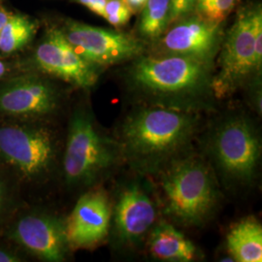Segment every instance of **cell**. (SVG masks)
Segmentation results:
<instances>
[{"label":"cell","instance_id":"6da1fadb","mask_svg":"<svg viewBox=\"0 0 262 262\" xmlns=\"http://www.w3.org/2000/svg\"><path fill=\"white\" fill-rule=\"evenodd\" d=\"M197 125L198 117L191 111L159 105L141 108L122 124L121 150L133 166L158 170L187 147Z\"/></svg>","mask_w":262,"mask_h":262},{"label":"cell","instance_id":"7a4b0ae2","mask_svg":"<svg viewBox=\"0 0 262 262\" xmlns=\"http://www.w3.org/2000/svg\"><path fill=\"white\" fill-rule=\"evenodd\" d=\"M211 68L212 63L187 56H141L129 76L134 85L159 106L194 112L212 93Z\"/></svg>","mask_w":262,"mask_h":262},{"label":"cell","instance_id":"3957f363","mask_svg":"<svg viewBox=\"0 0 262 262\" xmlns=\"http://www.w3.org/2000/svg\"><path fill=\"white\" fill-rule=\"evenodd\" d=\"M166 213L179 224L204 223L216 203V187L206 164L196 158L170 162L160 178Z\"/></svg>","mask_w":262,"mask_h":262},{"label":"cell","instance_id":"277c9868","mask_svg":"<svg viewBox=\"0 0 262 262\" xmlns=\"http://www.w3.org/2000/svg\"><path fill=\"white\" fill-rule=\"evenodd\" d=\"M118 156L115 143L101 135L92 118L77 112L69 125L63 168L70 186L94 184L108 169Z\"/></svg>","mask_w":262,"mask_h":262},{"label":"cell","instance_id":"5b68a950","mask_svg":"<svg viewBox=\"0 0 262 262\" xmlns=\"http://www.w3.org/2000/svg\"><path fill=\"white\" fill-rule=\"evenodd\" d=\"M256 6L244 7L223 40L219 71L211 82L213 95L225 98L233 94L255 71L254 12Z\"/></svg>","mask_w":262,"mask_h":262},{"label":"cell","instance_id":"8992f818","mask_svg":"<svg viewBox=\"0 0 262 262\" xmlns=\"http://www.w3.org/2000/svg\"><path fill=\"white\" fill-rule=\"evenodd\" d=\"M211 151L225 178L245 184L255 175L261 147L253 126L242 118H233L215 130Z\"/></svg>","mask_w":262,"mask_h":262},{"label":"cell","instance_id":"52a82bcc","mask_svg":"<svg viewBox=\"0 0 262 262\" xmlns=\"http://www.w3.org/2000/svg\"><path fill=\"white\" fill-rule=\"evenodd\" d=\"M62 32L76 52L96 67L137 58L145 51L140 39L118 30L68 20Z\"/></svg>","mask_w":262,"mask_h":262},{"label":"cell","instance_id":"ba28073f","mask_svg":"<svg viewBox=\"0 0 262 262\" xmlns=\"http://www.w3.org/2000/svg\"><path fill=\"white\" fill-rule=\"evenodd\" d=\"M0 157L28 179L44 176L55 159L51 133L41 127L8 124L0 127Z\"/></svg>","mask_w":262,"mask_h":262},{"label":"cell","instance_id":"9c48e42d","mask_svg":"<svg viewBox=\"0 0 262 262\" xmlns=\"http://www.w3.org/2000/svg\"><path fill=\"white\" fill-rule=\"evenodd\" d=\"M35 64L44 73L82 89L93 86L98 67L88 62L71 46L61 29L50 28L34 54Z\"/></svg>","mask_w":262,"mask_h":262},{"label":"cell","instance_id":"30bf717a","mask_svg":"<svg viewBox=\"0 0 262 262\" xmlns=\"http://www.w3.org/2000/svg\"><path fill=\"white\" fill-rule=\"evenodd\" d=\"M173 25L160 39L161 54L187 56L212 63L224 40L223 23L195 16L180 19Z\"/></svg>","mask_w":262,"mask_h":262},{"label":"cell","instance_id":"8fae6325","mask_svg":"<svg viewBox=\"0 0 262 262\" xmlns=\"http://www.w3.org/2000/svg\"><path fill=\"white\" fill-rule=\"evenodd\" d=\"M57 104L55 86L39 76L17 77L0 89V113L5 115L42 117L54 112Z\"/></svg>","mask_w":262,"mask_h":262},{"label":"cell","instance_id":"7c38bea8","mask_svg":"<svg viewBox=\"0 0 262 262\" xmlns=\"http://www.w3.org/2000/svg\"><path fill=\"white\" fill-rule=\"evenodd\" d=\"M11 235L25 249L46 261H63L71 250L66 222L54 215H26L16 224Z\"/></svg>","mask_w":262,"mask_h":262},{"label":"cell","instance_id":"4fadbf2b","mask_svg":"<svg viewBox=\"0 0 262 262\" xmlns=\"http://www.w3.org/2000/svg\"><path fill=\"white\" fill-rule=\"evenodd\" d=\"M111 206L101 190H92L77 201L66 222L70 249H89L103 241L111 221Z\"/></svg>","mask_w":262,"mask_h":262},{"label":"cell","instance_id":"5bb4252c","mask_svg":"<svg viewBox=\"0 0 262 262\" xmlns=\"http://www.w3.org/2000/svg\"><path fill=\"white\" fill-rule=\"evenodd\" d=\"M157 208L138 185L125 187L115 206V227L124 243H139L149 233L157 219Z\"/></svg>","mask_w":262,"mask_h":262},{"label":"cell","instance_id":"9a60e30c","mask_svg":"<svg viewBox=\"0 0 262 262\" xmlns=\"http://www.w3.org/2000/svg\"><path fill=\"white\" fill-rule=\"evenodd\" d=\"M150 253L164 261L188 262L196 256V247L168 223L157 225L150 238Z\"/></svg>","mask_w":262,"mask_h":262},{"label":"cell","instance_id":"2e32d148","mask_svg":"<svg viewBox=\"0 0 262 262\" xmlns=\"http://www.w3.org/2000/svg\"><path fill=\"white\" fill-rule=\"evenodd\" d=\"M229 253L236 261H262V227L253 217L239 222L226 237Z\"/></svg>","mask_w":262,"mask_h":262},{"label":"cell","instance_id":"e0dca14e","mask_svg":"<svg viewBox=\"0 0 262 262\" xmlns=\"http://www.w3.org/2000/svg\"><path fill=\"white\" fill-rule=\"evenodd\" d=\"M37 29V24L28 17L10 15L0 33V52L10 55L26 47Z\"/></svg>","mask_w":262,"mask_h":262},{"label":"cell","instance_id":"ac0fdd59","mask_svg":"<svg viewBox=\"0 0 262 262\" xmlns=\"http://www.w3.org/2000/svg\"><path fill=\"white\" fill-rule=\"evenodd\" d=\"M171 0H147L142 9L139 32L144 38L157 39L169 28Z\"/></svg>","mask_w":262,"mask_h":262},{"label":"cell","instance_id":"d6986e66","mask_svg":"<svg viewBox=\"0 0 262 262\" xmlns=\"http://www.w3.org/2000/svg\"><path fill=\"white\" fill-rule=\"evenodd\" d=\"M239 0H197L194 8L196 16L203 19L223 23L234 9Z\"/></svg>","mask_w":262,"mask_h":262},{"label":"cell","instance_id":"ffe728a7","mask_svg":"<svg viewBox=\"0 0 262 262\" xmlns=\"http://www.w3.org/2000/svg\"><path fill=\"white\" fill-rule=\"evenodd\" d=\"M132 14L133 12L123 0H107L103 18L114 27L121 28L129 21Z\"/></svg>","mask_w":262,"mask_h":262},{"label":"cell","instance_id":"44dd1931","mask_svg":"<svg viewBox=\"0 0 262 262\" xmlns=\"http://www.w3.org/2000/svg\"><path fill=\"white\" fill-rule=\"evenodd\" d=\"M254 66L256 73L260 72L262 66V9L258 4L254 12Z\"/></svg>","mask_w":262,"mask_h":262},{"label":"cell","instance_id":"7402d4cb","mask_svg":"<svg viewBox=\"0 0 262 262\" xmlns=\"http://www.w3.org/2000/svg\"><path fill=\"white\" fill-rule=\"evenodd\" d=\"M197 0H171L169 27L194 12Z\"/></svg>","mask_w":262,"mask_h":262},{"label":"cell","instance_id":"603a6c76","mask_svg":"<svg viewBox=\"0 0 262 262\" xmlns=\"http://www.w3.org/2000/svg\"><path fill=\"white\" fill-rule=\"evenodd\" d=\"M80 4L84 5L88 9L95 13L96 15L103 17L104 8L107 0H77Z\"/></svg>","mask_w":262,"mask_h":262},{"label":"cell","instance_id":"cb8c5ba5","mask_svg":"<svg viewBox=\"0 0 262 262\" xmlns=\"http://www.w3.org/2000/svg\"><path fill=\"white\" fill-rule=\"evenodd\" d=\"M133 13L141 12L144 8L147 0H123Z\"/></svg>","mask_w":262,"mask_h":262},{"label":"cell","instance_id":"d4e9b609","mask_svg":"<svg viewBox=\"0 0 262 262\" xmlns=\"http://www.w3.org/2000/svg\"><path fill=\"white\" fill-rule=\"evenodd\" d=\"M20 261L19 257L14 253L6 252L0 249V262H15Z\"/></svg>","mask_w":262,"mask_h":262},{"label":"cell","instance_id":"484cf974","mask_svg":"<svg viewBox=\"0 0 262 262\" xmlns=\"http://www.w3.org/2000/svg\"><path fill=\"white\" fill-rule=\"evenodd\" d=\"M5 199H6V193H5V187L4 184L2 182V180L0 179V214L4 208L5 205Z\"/></svg>","mask_w":262,"mask_h":262},{"label":"cell","instance_id":"4316f807","mask_svg":"<svg viewBox=\"0 0 262 262\" xmlns=\"http://www.w3.org/2000/svg\"><path fill=\"white\" fill-rule=\"evenodd\" d=\"M10 14L4 9H0V33L2 31V28L6 24L7 19H9Z\"/></svg>","mask_w":262,"mask_h":262},{"label":"cell","instance_id":"83f0119b","mask_svg":"<svg viewBox=\"0 0 262 262\" xmlns=\"http://www.w3.org/2000/svg\"><path fill=\"white\" fill-rule=\"evenodd\" d=\"M6 72H7V67H6L4 62H2L0 60V79L6 74Z\"/></svg>","mask_w":262,"mask_h":262}]
</instances>
